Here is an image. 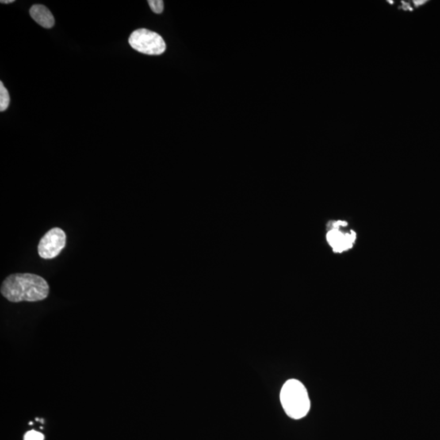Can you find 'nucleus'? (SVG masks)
Instances as JSON below:
<instances>
[{
    "instance_id": "obj_10",
    "label": "nucleus",
    "mask_w": 440,
    "mask_h": 440,
    "mask_svg": "<svg viewBox=\"0 0 440 440\" xmlns=\"http://www.w3.org/2000/svg\"><path fill=\"white\" fill-rule=\"evenodd\" d=\"M426 3H428L427 0H414L413 1V4L416 8L423 6L424 5H426Z\"/></svg>"
},
{
    "instance_id": "obj_11",
    "label": "nucleus",
    "mask_w": 440,
    "mask_h": 440,
    "mask_svg": "<svg viewBox=\"0 0 440 440\" xmlns=\"http://www.w3.org/2000/svg\"><path fill=\"white\" fill-rule=\"evenodd\" d=\"M333 226H334V228L338 229L340 226H342V221L335 222V223L333 224Z\"/></svg>"
},
{
    "instance_id": "obj_14",
    "label": "nucleus",
    "mask_w": 440,
    "mask_h": 440,
    "mask_svg": "<svg viewBox=\"0 0 440 440\" xmlns=\"http://www.w3.org/2000/svg\"><path fill=\"white\" fill-rule=\"evenodd\" d=\"M387 2L389 3L390 5H394V1H387Z\"/></svg>"
},
{
    "instance_id": "obj_6",
    "label": "nucleus",
    "mask_w": 440,
    "mask_h": 440,
    "mask_svg": "<svg viewBox=\"0 0 440 440\" xmlns=\"http://www.w3.org/2000/svg\"><path fill=\"white\" fill-rule=\"evenodd\" d=\"M10 104V96L3 82H0V111L4 112L9 108Z\"/></svg>"
},
{
    "instance_id": "obj_5",
    "label": "nucleus",
    "mask_w": 440,
    "mask_h": 440,
    "mask_svg": "<svg viewBox=\"0 0 440 440\" xmlns=\"http://www.w3.org/2000/svg\"><path fill=\"white\" fill-rule=\"evenodd\" d=\"M30 14L34 21L46 29H51L55 25V19L49 9L41 5H35L30 9Z\"/></svg>"
},
{
    "instance_id": "obj_8",
    "label": "nucleus",
    "mask_w": 440,
    "mask_h": 440,
    "mask_svg": "<svg viewBox=\"0 0 440 440\" xmlns=\"http://www.w3.org/2000/svg\"><path fill=\"white\" fill-rule=\"evenodd\" d=\"M44 439V435L40 432L35 431V430H31L27 432L24 437V440H43Z\"/></svg>"
},
{
    "instance_id": "obj_4",
    "label": "nucleus",
    "mask_w": 440,
    "mask_h": 440,
    "mask_svg": "<svg viewBox=\"0 0 440 440\" xmlns=\"http://www.w3.org/2000/svg\"><path fill=\"white\" fill-rule=\"evenodd\" d=\"M66 244V235L60 227L47 231L39 242L38 253L42 258L52 259L57 257Z\"/></svg>"
},
{
    "instance_id": "obj_13",
    "label": "nucleus",
    "mask_w": 440,
    "mask_h": 440,
    "mask_svg": "<svg viewBox=\"0 0 440 440\" xmlns=\"http://www.w3.org/2000/svg\"><path fill=\"white\" fill-rule=\"evenodd\" d=\"M346 225H347V223H346V222L342 221V226H343V227H346Z\"/></svg>"
},
{
    "instance_id": "obj_1",
    "label": "nucleus",
    "mask_w": 440,
    "mask_h": 440,
    "mask_svg": "<svg viewBox=\"0 0 440 440\" xmlns=\"http://www.w3.org/2000/svg\"><path fill=\"white\" fill-rule=\"evenodd\" d=\"M1 295L12 303L43 301L49 295L50 287L45 279L32 273L10 275L3 281Z\"/></svg>"
},
{
    "instance_id": "obj_12",
    "label": "nucleus",
    "mask_w": 440,
    "mask_h": 440,
    "mask_svg": "<svg viewBox=\"0 0 440 440\" xmlns=\"http://www.w3.org/2000/svg\"><path fill=\"white\" fill-rule=\"evenodd\" d=\"M14 2V0H2V1H0L1 4H5V5H9V4H12V3Z\"/></svg>"
},
{
    "instance_id": "obj_9",
    "label": "nucleus",
    "mask_w": 440,
    "mask_h": 440,
    "mask_svg": "<svg viewBox=\"0 0 440 440\" xmlns=\"http://www.w3.org/2000/svg\"><path fill=\"white\" fill-rule=\"evenodd\" d=\"M399 9L403 11H409V12L414 11V9L412 8L411 4L405 2V1H401V6L399 7Z\"/></svg>"
},
{
    "instance_id": "obj_2",
    "label": "nucleus",
    "mask_w": 440,
    "mask_h": 440,
    "mask_svg": "<svg viewBox=\"0 0 440 440\" xmlns=\"http://www.w3.org/2000/svg\"><path fill=\"white\" fill-rule=\"evenodd\" d=\"M281 402L285 414L293 419L306 417L311 407L306 387L296 379H290L284 384L281 391Z\"/></svg>"
},
{
    "instance_id": "obj_3",
    "label": "nucleus",
    "mask_w": 440,
    "mask_h": 440,
    "mask_svg": "<svg viewBox=\"0 0 440 440\" xmlns=\"http://www.w3.org/2000/svg\"><path fill=\"white\" fill-rule=\"evenodd\" d=\"M129 44L135 51L150 55H158L166 51L162 36L147 29H138L130 35Z\"/></svg>"
},
{
    "instance_id": "obj_7",
    "label": "nucleus",
    "mask_w": 440,
    "mask_h": 440,
    "mask_svg": "<svg viewBox=\"0 0 440 440\" xmlns=\"http://www.w3.org/2000/svg\"><path fill=\"white\" fill-rule=\"evenodd\" d=\"M148 4L154 13L160 14L163 12L164 2L162 0H149Z\"/></svg>"
}]
</instances>
